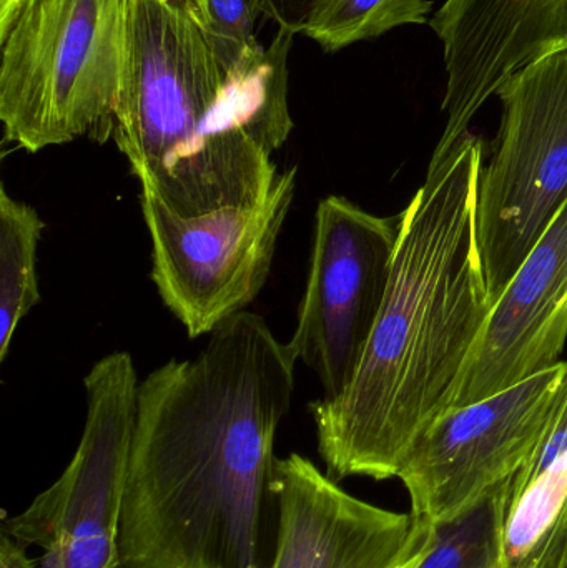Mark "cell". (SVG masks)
Segmentation results:
<instances>
[{
	"instance_id": "cell-1",
	"label": "cell",
	"mask_w": 567,
	"mask_h": 568,
	"mask_svg": "<svg viewBox=\"0 0 567 568\" xmlns=\"http://www.w3.org/2000/svg\"><path fill=\"white\" fill-rule=\"evenodd\" d=\"M295 364L288 343L242 311L195 359H170L140 383L120 568H259Z\"/></svg>"
},
{
	"instance_id": "cell-2",
	"label": "cell",
	"mask_w": 567,
	"mask_h": 568,
	"mask_svg": "<svg viewBox=\"0 0 567 568\" xmlns=\"http://www.w3.org/2000/svg\"><path fill=\"white\" fill-rule=\"evenodd\" d=\"M485 143L472 130L433 155L399 213L388 294L355 379L310 404L332 479H398L418 437L443 416L493 304L476 242Z\"/></svg>"
},
{
	"instance_id": "cell-3",
	"label": "cell",
	"mask_w": 567,
	"mask_h": 568,
	"mask_svg": "<svg viewBox=\"0 0 567 568\" xmlns=\"http://www.w3.org/2000/svg\"><path fill=\"white\" fill-rule=\"evenodd\" d=\"M126 53L112 140L142 190L183 219L255 205L293 132L288 55L279 27L226 70L183 0H125Z\"/></svg>"
},
{
	"instance_id": "cell-4",
	"label": "cell",
	"mask_w": 567,
	"mask_h": 568,
	"mask_svg": "<svg viewBox=\"0 0 567 568\" xmlns=\"http://www.w3.org/2000/svg\"><path fill=\"white\" fill-rule=\"evenodd\" d=\"M0 50L3 143L37 153L80 136L112 139L125 0H30Z\"/></svg>"
},
{
	"instance_id": "cell-5",
	"label": "cell",
	"mask_w": 567,
	"mask_h": 568,
	"mask_svg": "<svg viewBox=\"0 0 567 568\" xmlns=\"http://www.w3.org/2000/svg\"><path fill=\"white\" fill-rule=\"evenodd\" d=\"M496 97L502 122L476 195V242L493 304L567 202V50L523 67Z\"/></svg>"
},
{
	"instance_id": "cell-6",
	"label": "cell",
	"mask_w": 567,
	"mask_h": 568,
	"mask_svg": "<svg viewBox=\"0 0 567 568\" xmlns=\"http://www.w3.org/2000/svg\"><path fill=\"white\" fill-rule=\"evenodd\" d=\"M87 419L62 476L2 534L39 546L36 568H120L119 530L135 434L139 379L125 351L93 364L83 379Z\"/></svg>"
},
{
	"instance_id": "cell-7",
	"label": "cell",
	"mask_w": 567,
	"mask_h": 568,
	"mask_svg": "<svg viewBox=\"0 0 567 568\" xmlns=\"http://www.w3.org/2000/svg\"><path fill=\"white\" fill-rule=\"evenodd\" d=\"M296 175V166L279 173L266 199L255 205L222 206L190 219L146 190L140 192L152 240L150 278L190 339L219 329L265 286L295 199Z\"/></svg>"
},
{
	"instance_id": "cell-8",
	"label": "cell",
	"mask_w": 567,
	"mask_h": 568,
	"mask_svg": "<svg viewBox=\"0 0 567 568\" xmlns=\"http://www.w3.org/2000/svg\"><path fill=\"white\" fill-rule=\"evenodd\" d=\"M315 219L308 282L288 346L318 377L323 399H335L355 379L385 304L399 215H372L332 195Z\"/></svg>"
},
{
	"instance_id": "cell-9",
	"label": "cell",
	"mask_w": 567,
	"mask_h": 568,
	"mask_svg": "<svg viewBox=\"0 0 567 568\" xmlns=\"http://www.w3.org/2000/svg\"><path fill=\"white\" fill-rule=\"evenodd\" d=\"M567 363L469 406L448 410L418 437L398 479L412 514L438 523L512 479L529 459L551 419Z\"/></svg>"
},
{
	"instance_id": "cell-10",
	"label": "cell",
	"mask_w": 567,
	"mask_h": 568,
	"mask_svg": "<svg viewBox=\"0 0 567 568\" xmlns=\"http://www.w3.org/2000/svg\"><path fill=\"white\" fill-rule=\"evenodd\" d=\"M279 536L270 568H405L428 546L432 523L356 499L300 456L276 459Z\"/></svg>"
},
{
	"instance_id": "cell-11",
	"label": "cell",
	"mask_w": 567,
	"mask_h": 568,
	"mask_svg": "<svg viewBox=\"0 0 567 568\" xmlns=\"http://www.w3.org/2000/svg\"><path fill=\"white\" fill-rule=\"evenodd\" d=\"M429 27L446 70V125L433 155H445L513 73L567 50V0H446Z\"/></svg>"
},
{
	"instance_id": "cell-12",
	"label": "cell",
	"mask_w": 567,
	"mask_h": 568,
	"mask_svg": "<svg viewBox=\"0 0 567 568\" xmlns=\"http://www.w3.org/2000/svg\"><path fill=\"white\" fill-rule=\"evenodd\" d=\"M566 343L567 202L493 306L445 413L551 369Z\"/></svg>"
},
{
	"instance_id": "cell-13",
	"label": "cell",
	"mask_w": 567,
	"mask_h": 568,
	"mask_svg": "<svg viewBox=\"0 0 567 568\" xmlns=\"http://www.w3.org/2000/svg\"><path fill=\"white\" fill-rule=\"evenodd\" d=\"M512 479L486 490L475 503L432 524L428 546L413 568H508L505 520Z\"/></svg>"
},
{
	"instance_id": "cell-14",
	"label": "cell",
	"mask_w": 567,
	"mask_h": 568,
	"mask_svg": "<svg viewBox=\"0 0 567 568\" xmlns=\"http://www.w3.org/2000/svg\"><path fill=\"white\" fill-rule=\"evenodd\" d=\"M45 223L33 206L0 185V361L10 353L20 321L40 303L37 250Z\"/></svg>"
},
{
	"instance_id": "cell-15",
	"label": "cell",
	"mask_w": 567,
	"mask_h": 568,
	"mask_svg": "<svg viewBox=\"0 0 567 568\" xmlns=\"http://www.w3.org/2000/svg\"><path fill=\"white\" fill-rule=\"evenodd\" d=\"M433 0H326L305 33L325 52L376 39L405 26H426Z\"/></svg>"
},
{
	"instance_id": "cell-16",
	"label": "cell",
	"mask_w": 567,
	"mask_h": 568,
	"mask_svg": "<svg viewBox=\"0 0 567 568\" xmlns=\"http://www.w3.org/2000/svg\"><path fill=\"white\" fill-rule=\"evenodd\" d=\"M255 17L250 0H209L206 19H195L226 70L233 69L246 53L260 45L253 33Z\"/></svg>"
},
{
	"instance_id": "cell-17",
	"label": "cell",
	"mask_w": 567,
	"mask_h": 568,
	"mask_svg": "<svg viewBox=\"0 0 567 568\" xmlns=\"http://www.w3.org/2000/svg\"><path fill=\"white\" fill-rule=\"evenodd\" d=\"M326 0H250L255 16L262 13L283 29L305 33L313 17L325 6Z\"/></svg>"
},
{
	"instance_id": "cell-18",
	"label": "cell",
	"mask_w": 567,
	"mask_h": 568,
	"mask_svg": "<svg viewBox=\"0 0 567 568\" xmlns=\"http://www.w3.org/2000/svg\"><path fill=\"white\" fill-rule=\"evenodd\" d=\"M29 2L30 0H0V37L6 36L13 20Z\"/></svg>"
},
{
	"instance_id": "cell-19",
	"label": "cell",
	"mask_w": 567,
	"mask_h": 568,
	"mask_svg": "<svg viewBox=\"0 0 567 568\" xmlns=\"http://www.w3.org/2000/svg\"><path fill=\"white\" fill-rule=\"evenodd\" d=\"M192 9L195 19L205 20L209 13V0H183Z\"/></svg>"
},
{
	"instance_id": "cell-20",
	"label": "cell",
	"mask_w": 567,
	"mask_h": 568,
	"mask_svg": "<svg viewBox=\"0 0 567 568\" xmlns=\"http://www.w3.org/2000/svg\"><path fill=\"white\" fill-rule=\"evenodd\" d=\"M423 552H425V550H423ZM422 556H423V554H422ZM422 556H419V557H422ZM419 557H416V559H415V560H413V562H412V564H409V566H408V567H405V568H413V567H415V566H416V562H418V560H419Z\"/></svg>"
},
{
	"instance_id": "cell-21",
	"label": "cell",
	"mask_w": 567,
	"mask_h": 568,
	"mask_svg": "<svg viewBox=\"0 0 567 568\" xmlns=\"http://www.w3.org/2000/svg\"><path fill=\"white\" fill-rule=\"evenodd\" d=\"M565 568H567V556H566V562H565Z\"/></svg>"
}]
</instances>
